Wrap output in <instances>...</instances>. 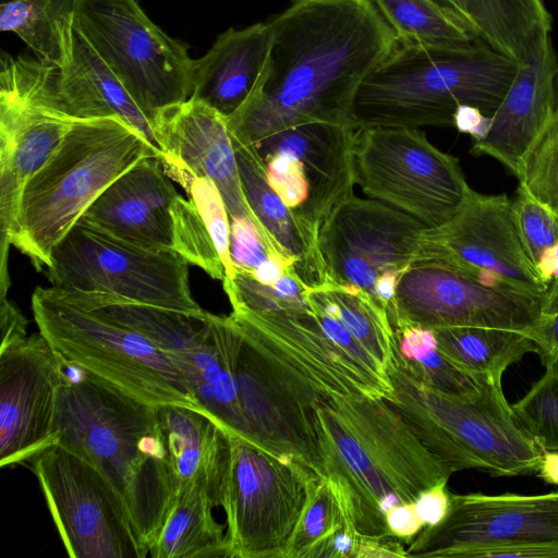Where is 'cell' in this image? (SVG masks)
Returning <instances> with one entry per match:
<instances>
[{"label":"cell","instance_id":"cell-32","mask_svg":"<svg viewBox=\"0 0 558 558\" xmlns=\"http://www.w3.org/2000/svg\"><path fill=\"white\" fill-rule=\"evenodd\" d=\"M305 298L337 319L387 371L393 354L395 330L385 307L354 284L328 282L306 289Z\"/></svg>","mask_w":558,"mask_h":558},{"label":"cell","instance_id":"cell-21","mask_svg":"<svg viewBox=\"0 0 558 558\" xmlns=\"http://www.w3.org/2000/svg\"><path fill=\"white\" fill-rule=\"evenodd\" d=\"M356 128L307 123L280 131L256 147L262 159L284 153L302 161L310 183V198L298 226L312 278L326 274L323 240L342 205L353 195L355 183L354 141Z\"/></svg>","mask_w":558,"mask_h":558},{"label":"cell","instance_id":"cell-47","mask_svg":"<svg viewBox=\"0 0 558 558\" xmlns=\"http://www.w3.org/2000/svg\"><path fill=\"white\" fill-rule=\"evenodd\" d=\"M359 541L360 534L344 524L311 547L304 558H355Z\"/></svg>","mask_w":558,"mask_h":558},{"label":"cell","instance_id":"cell-17","mask_svg":"<svg viewBox=\"0 0 558 558\" xmlns=\"http://www.w3.org/2000/svg\"><path fill=\"white\" fill-rule=\"evenodd\" d=\"M422 260L442 263L544 298L547 293L524 250L506 194L486 195L473 190L449 220L426 227L420 239L417 262Z\"/></svg>","mask_w":558,"mask_h":558},{"label":"cell","instance_id":"cell-8","mask_svg":"<svg viewBox=\"0 0 558 558\" xmlns=\"http://www.w3.org/2000/svg\"><path fill=\"white\" fill-rule=\"evenodd\" d=\"M32 312L61 359L151 405L203 411L186 379L143 335L87 311L54 287H37Z\"/></svg>","mask_w":558,"mask_h":558},{"label":"cell","instance_id":"cell-39","mask_svg":"<svg viewBox=\"0 0 558 558\" xmlns=\"http://www.w3.org/2000/svg\"><path fill=\"white\" fill-rule=\"evenodd\" d=\"M512 409L521 427L543 451H558V367L546 368Z\"/></svg>","mask_w":558,"mask_h":558},{"label":"cell","instance_id":"cell-5","mask_svg":"<svg viewBox=\"0 0 558 558\" xmlns=\"http://www.w3.org/2000/svg\"><path fill=\"white\" fill-rule=\"evenodd\" d=\"M161 151L119 117L75 120L21 195L11 245L37 270L99 195L141 159Z\"/></svg>","mask_w":558,"mask_h":558},{"label":"cell","instance_id":"cell-18","mask_svg":"<svg viewBox=\"0 0 558 558\" xmlns=\"http://www.w3.org/2000/svg\"><path fill=\"white\" fill-rule=\"evenodd\" d=\"M558 542V492L451 494L446 518L424 527L407 548L408 558H471L484 547Z\"/></svg>","mask_w":558,"mask_h":558},{"label":"cell","instance_id":"cell-1","mask_svg":"<svg viewBox=\"0 0 558 558\" xmlns=\"http://www.w3.org/2000/svg\"><path fill=\"white\" fill-rule=\"evenodd\" d=\"M268 23L260 76L227 118L233 144L257 146L307 123L354 126L362 84L398 45L374 0H294Z\"/></svg>","mask_w":558,"mask_h":558},{"label":"cell","instance_id":"cell-42","mask_svg":"<svg viewBox=\"0 0 558 558\" xmlns=\"http://www.w3.org/2000/svg\"><path fill=\"white\" fill-rule=\"evenodd\" d=\"M344 524L347 522L335 496L320 477L310 493L283 558H304L311 547Z\"/></svg>","mask_w":558,"mask_h":558},{"label":"cell","instance_id":"cell-48","mask_svg":"<svg viewBox=\"0 0 558 558\" xmlns=\"http://www.w3.org/2000/svg\"><path fill=\"white\" fill-rule=\"evenodd\" d=\"M448 482L429 487L414 500L415 510L424 527L440 523L448 514L451 493L447 488Z\"/></svg>","mask_w":558,"mask_h":558},{"label":"cell","instance_id":"cell-33","mask_svg":"<svg viewBox=\"0 0 558 558\" xmlns=\"http://www.w3.org/2000/svg\"><path fill=\"white\" fill-rule=\"evenodd\" d=\"M214 506L199 490L177 493L159 535L149 548L153 558H228L223 527L213 515Z\"/></svg>","mask_w":558,"mask_h":558},{"label":"cell","instance_id":"cell-7","mask_svg":"<svg viewBox=\"0 0 558 558\" xmlns=\"http://www.w3.org/2000/svg\"><path fill=\"white\" fill-rule=\"evenodd\" d=\"M59 290L76 305L147 338L186 379L206 415L256 445L240 399V335L230 316L189 314L110 293Z\"/></svg>","mask_w":558,"mask_h":558},{"label":"cell","instance_id":"cell-25","mask_svg":"<svg viewBox=\"0 0 558 558\" xmlns=\"http://www.w3.org/2000/svg\"><path fill=\"white\" fill-rule=\"evenodd\" d=\"M241 313L330 395H364L390 400L393 389L386 379L353 361L322 329L311 310L303 313Z\"/></svg>","mask_w":558,"mask_h":558},{"label":"cell","instance_id":"cell-29","mask_svg":"<svg viewBox=\"0 0 558 558\" xmlns=\"http://www.w3.org/2000/svg\"><path fill=\"white\" fill-rule=\"evenodd\" d=\"M77 0H3L0 29L16 34L37 56L65 68L73 52Z\"/></svg>","mask_w":558,"mask_h":558},{"label":"cell","instance_id":"cell-22","mask_svg":"<svg viewBox=\"0 0 558 558\" xmlns=\"http://www.w3.org/2000/svg\"><path fill=\"white\" fill-rule=\"evenodd\" d=\"M150 125L161 150L159 160L171 180L185 191L195 178H209L219 189L230 219L246 218L263 234L242 190L226 117L190 97L158 111Z\"/></svg>","mask_w":558,"mask_h":558},{"label":"cell","instance_id":"cell-28","mask_svg":"<svg viewBox=\"0 0 558 558\" xmlns=\"http://www.w3.org/2000/svg\"><path fill=\"white\" fill-rule=\"evenodd\" d=\"M56 106L74 119L119 117L159 149L149 119L76 29L72 58L58 70Z\"/></svg>","mask_w":558,"mask_h":558},{"label":"cell","instance_id":"cell-23","mask_svg":"<svg viewBox=\"0 0 558 558\" xmlns=\"http://www.w3.org/2000/svg\"><path fill=\"white\" fill-rule=\"evenodd\" d=\"M557 78L558 56L550 31H542L519 61L511 86L487 133L474 142L472 154L497 159L518 178L526 153L555 114Z\"/></svg>","mask_w":558,"mask_h":558},{"label":"cell","instance_id":"cell-40","mask_svg":"<svg viewBox=\"0 0 558 558\" xmlns=\"http://www.w3.org/2000/svg\"><path fill=\"white\" fill-rule=\"evenodd\" d=\"M457 13L476 33L480 40L515 61L527 45L498 0H437Z\"/></svg>","mask_w":558,"mask_h":558},{"label":"cell","instance_id":"cell-49","mask_svg":"<svg viewBox=\"0 0 558 558\" xmlns=\"http://www.w3.org/2000/svg\"><path fill=\"white\" fill-rule=\"evenodd\" d=\"M386 525L391 536L411 543L424 529L413 502L392 507L386 514Z\"/></svg>","mask_w":558,"mask_h":558},{"label":"cell","instance_id":"cell-41","mask_svg":"<svg viewBox=\"0 0 558 558\" xmlns=\"http://www.w3.org/2000/svg\"><path fill=\"white\" fill-rule=\"evenodd\" d=\"M518 180L530 196L558 217V114L526 153Z\"/></svg>","mask_w":558,"mask_h":558},{"label":"cell","instance_id":"cell-50","mask_svg":"<svg viewBox=\"0 0 558 558\" xmlns=\"http://www.w3.org/2000/svg\"><path fill=\"white\" fill-rule=\"evenodd\" d=\"M395 536H366L360 535L355 558H388L407 557L403 545Z\"/></svg>","mask_w":558,"mask_h":558},{"label":"cell","instance_id":"cell-52","mask_svg":"<svg viewBox=\"0 0 558 558\" xmlns=\"http://www.w3.org/2000/svg\"><path fill=\"white\" fill-rule=\"evenodd\" d=\"M492 118L485 116L480 109L472 106H460L453 116V128L460 133L472 136L478 141L485 136L490 125Z\"/></svg>","mask_w":558,"mask_h":558},{"label":"cell","instance_id":"cell-6","mask_svg":"<svg viewBox=\"0 0 558 558\" xmlns=\"http://www.w3.org/2000/svg\"><path fill=\"white\" fill-rule=\"evenodd\" d=\"M387 375L393 395L386 401L452 473L536 474L543 450L521 427L501 386L487 383L465 397L439 391L408 372L395 343Z\"/></svg>","mask_w":558,"mask_h":558},{"label":"cell","instance_id":"cell-34","mask_svg":"<svg viewBox=\"0 0 558 558\" xmlns=\"http://www.w3.org/2000/svg\"><path fill=\"white\" fill-rule=\"evenodd\" d=\"M398 43L429 48L461 47L478 40L474 29L437 0H374Z\"/></svg>","mask_w":558,"mask_h":558},{"label":"cell","instance_id":"cell-30","mask_svg":"<svg viewBox=\"0 0 558 558\" xmlns=\"http://www.w3.org/2000/svg\"><path fill=\"white\" fill-rule=\"evenodd\" d=\"M233 145L242 190L264 236L275 250L295 260L296 272L306 286V248L291 210L267 183L266 167L256 147Z\"/></svg>","mask_w":558,"mask_h":558},{"label":"cell","instance_id":"cell-13","mask_svg":"<svg viewBox=\"0 0 558 558\" xmlns=\"http://www.w3.org/2000/svg\"><path fill=\"white\" fill-rule=\"evenodd\" d=\"M230 442L222 505L228 558H283L320 476L299 461L279 457L239 436L230 434Z\"/></svg>","mask_w":558,"mask_h":558},{"label":"cell","instance_id":"cell-37","mask_svg":"<svg viewBox=\"0 0 558 558\" xmlns=\"http://www.w3.org/2000/svg\"><path fill=\"white\" fill-rule=\"evenodd\" d=\"M306 289L295 268L290 269L271 286L260 283L247 272L234 270L232 281L223 286L232 307L292 314L310 310L305 298Z\"/></svg>","mask_w":558,"mask_h":558},{"label":"cell","instance_id":"cell-2","mask_svg":"<svg viewBox=\"0 0 558 558\" xmlns=\"http://www.w3.org/2000/svg\"><path fill=\"white\" fill-rule=\"evenodd\" d=\"M315 427L322 478L360 535H390L392 507L413 502L452 474L385 399L331 396L316 408Z\"/></svg>","mask_w":558,"mask_h":558},{"label":"cell","instance_id":"cell-10","mask_svg":"<svg viewBox=\"0 0 558 558\" xmlns=\"http://www.w3.org/2000/svg\"><path fill=\"white\" fill-rule=\"evenodd\" d=\"M75 29L149 121L191 97L189 46L165 33L136 0H77Z\"/></svg>","mask_w":558,"mask_h":558},{"label":"cell","instance_id":"cell-16","mask_svg":"<svg viewBox=\"0 0 558 558\" xmlns=\"http://www.w3.org/2000/svg\"><path fill=\"white\" fill-rule=\"evenodd\" d=\"M74 119L38 95L25 57L0 59V296L10 287L8 254L22 192Z\"/></svg>","mask_w":558,"mask_h":558},{"label":"cell","instance_id":"cell-35","mask_svg":"<svg viewBox=\"0 0 558 558\" xmlns=\"http://www.w3.org/2000/svg\"><path fill=\"white\" fill-rule=\"evenodd\" d=\"M395 350L411 375L439 391L465 397L487 384L457 366L441 351L432 329L414 325L399 328Z\"/></svg>","mask_w":558,"mask_h":558},{"label":"cell","instance_id":"cell-31","mask_svg":"<svg viewBox=\"0 0 558 558\" xmlns=\"http://www.w3.org/2000/svg\"><path fill=\"white\" fill-rule=\"evenodd\" d=\"M441 351L461 369L501 386L505 371L534 352V342L523 332L488 327H448L433 330Z\"/></svg>","mask_w":558,"mask_h":558},{"label":"cell","instance_id":"cell-3","mask_svg":"<svg viewBox=\"0 0 558 558\" xmlns=\"http://www.w3.org/2000/svg\"><path fill=\"white\" fill-rule=\"evenodd\" d=\"M53 422L56 445L93 464L120 497L149 553L175 501L157 407L64 362Z\"/></svg>","mask_w":558,"mask_h":558},{"label":"cell","instance_id":"cell-51","mask_svg":"<svg viewBox=\"0 0 558 558\" xmlns=\"http://www.w3.org/2000/svg\"><path fill=\"white\" fill-rule=\"evenodd\" d=\"M1 345L4 348L26 338L27 320L17 306L5 298H0Z\"/></svg>","mask_w":558,"mask_h":558},{"label":"cell","instance_id":"cell-44","mask_svg":"<svg viewBox=\"0 0 558 558\" xmlns=\"http://www.w3.org/2000/svg\"><path fill=\"white\" fill-rule=\"evenodd\" d=\"M263 161L267 183L291 210L298 225L310 198V183L302 161L284 153L272 154Z\"/></svg>","mask_w":558,"mask_h":558},{"label":"cell","instance_id":"cell-19","mask_svg":"<svg viewBox=\"0 0 558 558\" xmlns=\"http://www.w3.org/2000/svg\"><path fill=\"white\" fill-rule=\"evenodd\" d=\"M425 228L388 204L353 194L337 213L322 243L325 283L357 286L376 301L375 286L380 276L404 272L417 262Z\"/></svg>","mask_w":558,"mask_h":558},{"label":"cell","instance_id":"cell-24","mask_svg":"<svg viewBox=\"0 0 558 558\" xmlns=\"http://www.w3.org/2000/svg\"><path fill=\"white\" fill-rule=\"evenodd\" d=\"M178 194L159 158L148 156L112 182L81 219L134 245L173 251L171 205Z\"/></svg>","mask_w":558,"mask_h":558},{"label":"cell","instance_id":"cell-14","mask_svg":"<svg viewBox=\"0 0 558 558\" xmlns=\"http://www.w3.org/2000/svg\"><path fill=\"white\" fill-rule=\"evenodd\" d=\"M31 461L70 557L147 556L120 497L93 464L60 445Z\"/></svg>","mask_w":558,"mask_h":558},{"label":"cell","instance_id":"cell-45","mask_svg":"<svg viewBox=\"0 0 558 558\" xmlns=\"http://www.w3.org/2000/svg\"><path fill=\"white\" fill-rule=\"evenodd\" d=\"M272 253L281 252L266 241L251 220L230 219V256L234 270L253 274Z\"/></svg>","mask_w":558,"mask_h":558},{"label":"cell","instance_id":"cell-15","mask_svg":"<svg viewBox=\"0 0 558 558\" xmlns=\"http://www.w3.org/2000/svg\"><path fill=\"white\" fill-rule=\"evenodd\" d=\"M544 296L493 283L433 260L414 263L399 279L393 330L488 327L527 332L543 314Z\"/></svg>","mask_w":558,"mask_h":558},{"label":"cell","instance_id":"cell-54","mask_svg":"<svg viewBox=\"0 0 558 558\" xmlns=\"http://www.w3.org/2000/svg\"><path fill=\"white\" fill-rule=\"evenodd\" d=\"M558 311V282L547 292L543 313H554Z\"/></svg>","mask_w":558,"mask_h":558},{"label":"cell","instance_id":"cell-12","mask_svg":"<svg viewBox=\"0 0 558 558\" xmlns=\"http://www.w3.org/2000/svg\"><path fill=\"white\" fill-rule=\"evenodd\" d=\"M355 183L367 196L437 227L468 201L459 159L434 146L417 128L356 130Z\"/></svg>","mask_w":558,"mask_h":558},{"label":"cell","instance_id":"cell-36","mask_svg":"<svg viewBox=\"0 0 558 558\" xmlns=\"http://www.w3.org/2000/svg\"><path fill=\"white\" fill-rule=\"evenodd\" d=\"M511 204L524 250L548 292L558 282V217L520 185Z\"/></svg>","mask_w":558,"mask_h":558},{"label":"cell","instance_id":"cell-43","mask_svg":"<svg viewBox=\"0 0 558 558\" xmlns=\"http://www.w3.org/2000/svg\"><path fill=\"white\" fill-rule=\"evenodd\" d=\"M206 222L222 259L227 277L222 286L232 281L234 268L230 256V216L225 199L213 180L195 178L185 190Z\"/></svg>","mask_w":558,"mask_h":558},{"label":"cell","instance_id":"cell-20","mask_svg":"<svg viewBox=\"0 0 558 558\" xmlns=\"http://www.w3.org/2000/svg\"><path fill=\"white\" fill-rule=\"evenodd\" d=\"M64 362L40 333L0 348V465L31 461L56 445L53 422Z\"/></svg>","mask_w":558,"mask_h":558},{"label":"cell","instance_id":"cell-9","mask_svg":"<svg viewBox=\"0 0 558 558\" xmlns=\"http://www.w3.org/2000/svg\"><path fill=\"white\" fill-rule=\"evenodd\" d=\"M229 316L240 335L236 379L256 445L322 477L315 411L332 395L242 314Z\"/></svg>","mask_w":558,"mask_h":558},{"label":"cell","instance_id":"cell-38","mask_svg":"<svg viewBox=\"0 0 558 558\" xmlns=\"http://www.w3.org/2000/svg\"><path fill=\"white\" fill-rule=\"evenodd\" d=\"M171 215L172 250L189 264L223 282L227 277L225 265L194 202L178 194L171 205Z\"/></svg>","mask_w":558,"mask_h":558},{"label":"cell","instance_id":"cell-26","mask_svg":"<svg viewBox=\"0 0 558 558\" xmlns=\"http://www.w3.org/2000/svg\"><path fill=\"white\" fill-rule=\"evenodd\" d=\"M175 492L199 490L222 507L228 482L230 433L203 411L177 404L157 407Z\"/></svg>","mask_w":558,"mask_h":558},{"label":"cell","instance_id":"cell-53","mask_svg":"<svg viewBox=\"0 0 558 558\" xmlns=\"http://www.w3.org/2000/svg\"><path fill=\"white\" fill-rule=\"evenodd\" d=\"M536 475L545 483L558 486V451H543Z\"/></svg>","mask_w":558,"mask_h":558},{"label":"cell","instance_id":"cell-55","mask_svg":"<svg viewBox=\"0 0 558 558\" xmlns=\"http://www.w3.org/2000/svg\"><path fill=\"white\" fill-rule=\"evenodd\" d=\"M554 111H555V114H558V78H557V83H556Z\"/></svg>","mask_w":558,"mask_h":558},{"label":"cell","instance_id":"cell-4","mask_svg":"<svg viewBox=\"0 0 558 558\" xmlns=\"http://www.w3.org/2000/svg\"><path fill=\"white\" fill-rule=\"evenodd\" d=\"M518 68L519 61L480 39L453 48L398 43L362 84L354 126L453 128L463 105L492 118Z\"/></svg>","mask_w":558,"mask_h":558},{"label":"cell","instance_id":"cell-46","mask_svg":"<svg viewBox=\"0 0 558 558\" xmlns=\"http://www.w3.org/2000/svg\"><path fill=\"white\" fill-rule=\"evenodd\" d=\"M545 368L558 367V311L543 313L527 332Z\"/></svg>","mask_w":558,"mask_h":558},{"label":"cell","instance_id":"cell-27","mask_svg":"<svg viewBox=\"0 0 558 558\" xmlns=\"http://www.w3.org/2000/svg\"><path fill=\"white\" fill-rule=\"evenodd\" d=\"M270 46L268 21L228 28L203 57L194 59L191 97L229 118L254 89Z\"/></svg>","mask_w":558,"mask_h":558},{"label":"cell","instance_id":"cell-11","mask_svg":"<svg viewBox=\"0 0 558 558\" xmlns=\"http://www.w3.org/2000/svg\"><path fill=\"white\" fill-rule=\"evenodd\" d=\"M45 275L66 291L116 294L136 302L203 315L189 280V263L171 250L118 239L80 219L54 247Z\"/></svg>","mask_w":558,"mask_h":558}]
</instances>
